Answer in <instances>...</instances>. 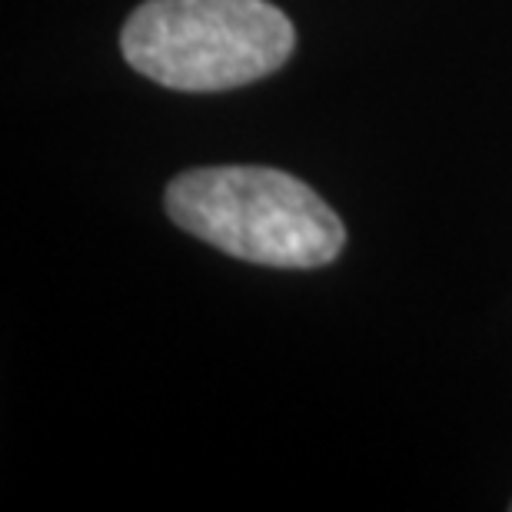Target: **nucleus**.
<instances>
[{"instance_id":"nucleus-1","label":"nucleus","mask_w":512,"mask_h":512,"mask_svg":"<svg viewBox=\"0 0 512 512\" xmlns=\"http://www.w3.org/2000/svg\"><path fill=\"white\" fill-rule=\"evenodd\" d=\"M170 220L237 260L306 270L340 256L346 230L303 180L270 167H207L167 187Z\"/></svg>"},{"instance_id":"nucleus-2","label":"nucleus","mask_w":512,"mask_h":512,"mask_svg":"<svg viewBox=\"0 0 512 512\" xmlns=\"http://www.w3.org/2000/svg\"><path fill=\"white\" fill-rule=\"evenodd\" d=\"M293 44V24L266 0H147L120 34L137 74L187 94L253 84L283 67Z\"/></svg>"}]
</instances>
